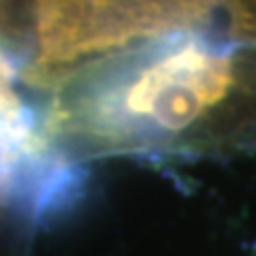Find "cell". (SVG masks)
<instances>
[{
    "label": "cell",
    "instance_id": "6da1fadb",
    "mask_svg": "<svg viewBox=\"0 0 256 256\" xmlns=\"http://www.w3.org/2000/svg\"><path fill=\"white\" fill-rule=\"evenodd\" d=\"M230 82L222 52L192 34H175L96 68L58 100L50 124L116 146L169 137L220 102Z\"/></svg>",
    "mask_w": 256,
    "mask_h": 256
}]
</instances>
